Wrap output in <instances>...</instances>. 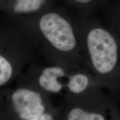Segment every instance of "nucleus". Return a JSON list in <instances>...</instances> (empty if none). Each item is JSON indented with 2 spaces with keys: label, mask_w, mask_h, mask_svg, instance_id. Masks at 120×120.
I'll list each match as a JSON object with an SVG mask.
<instances>
[{
  "label": "nucleus",
  "mask_w": 120,
  "mask_h": 120,
  "mask_svg": "<svg viewBox=\"0 0 120 120\" xmlns=\"http://www.w3.org/2000/svg\"><path fill=\"white\" fill-rule=\"evenodd\" d=\"M73 1L81 5H86V4H92L94 2H98L105 6L108 0H73Z\"/></svg>",
  "instance_id": "obj_9"
},
{
  "label": "nucleus",
  "mask_w": 120,
  "mask_h": 120,
  "mask_svg": "<svg viewBox=\"0 0 120 120\" xmlns=\"http://www.w3.org/2000/svg\"><path fill=\"white\" fill-rule=\"evenodd\" d=\"M103 7L106 12L105 25L113 34L120 46V0L108 1Z\"/></svg>",
  "instance_id": "obj_8"
},
{
  "label": "nucleus",
  "mask_w": 120,
  "mask_h": 120,
  "mask_svg": "<svg viewBox=\"0 0 120 120\" xmlns=\"http://www.w3.org/2000/svg\"><path fill=\"white\" fill-rule=\"evenodd\" d=\"M60 120H120V99L97 87L74 97L64 96Z\"/></svg>",
  "instance_id": "obj_5"
},
{
  "label": "nucleus",
  "mask_w": 120,
  "mask_h": 120,
  "mask_svg": "<svg viewBox=\"0 0 120 120\" xmlns=\"http://www.w3.org/2000/svg\"><path fill=\"white\" fill-rule=\"evenodd\" d=\"M83 73L81 68L69 70L62 66H42L31 63L26 71L16 79L17 84H25L41 90L49 95L75 96L81 90Z\"/></svg>",
  "instance_id": "obj_6"
},
{
  "label": "nucleus",
  "mask_w": 120,
  "mask_h": 120,
  "mask_svg": "<svg viewBox=\"0 0 120 120\" xmlns=\"http://www.w3.org/2000/svg\"><path fill=\"white\" fill-rule=\"evenodd\" d=\"M37 50L34 43L15 26L0 30V87H8L32 63Z\"/></svg>",
  "instance_id": "obj_4"
},
{
  "label": "nucleus",
  "mask_w": 120,
  "mask_h": 120,
  "mask_svg": "<svg viewBox=\"0 0 120 120\" xmlns=\"http://www.w3.org/2000/svg\"><path fill=\"white\" fill-rule=\"evenodd\" d=\"M51 95L34 87L17 84L1 88L0 120H60L61 108L52 103Z\"/></svg>",
  "instance_id": "obj_3"
},
{
  "label": "nucleus",
  "mask_w": 120,
  "mask_h": 120,
  "mask_svg": "<svg viewBox=\"0 0 120 120\" xmlns=\"http://www.w3.org/2000/svg\"><path fill=\"white\" fill-rule=\"evenodd\" d=\"M80 46L82 65L120 99V46L107 27L96 20L73 23Z\"/></svg>",
  "instance_id": "obj_2"
},
{
  "label": "nucleus",
  "mask_w": 120,
  "mask_h": 120,
  "mask_svg": "<svg viewBox=\"0 0 120 120\" xmlns=\"http://www.w3.org/2000/svg\"><path fill=\"white\" fill-rule=\"evenodd\" d=\"M14 26L30 39L48 62L69 70L81 68L80 46L73 23L56 12L19 16Z\"/></svg>",
  "instance_id": "obj_1"
},
{
  "label": "nucleus",
  "mask_w": 120,
  "mask_h": 120,
  "mask_svg": "<svg viewBox=\"0 0 120 120\" xmlns=\"http://www.w3.org/2000/svg\"><path fill=\"white\" fill-rule=\"evenodd\" d=\"M46 0H12L4 2V8L15 16H26L43 11Z\"/></svg>",
  "instance_id": "obj_7"
}]
</instances>
